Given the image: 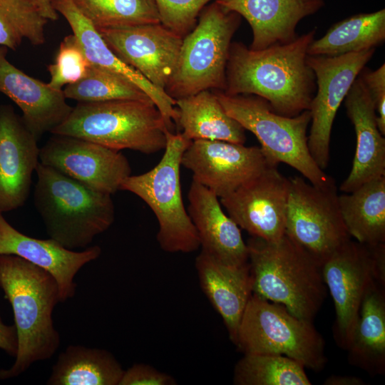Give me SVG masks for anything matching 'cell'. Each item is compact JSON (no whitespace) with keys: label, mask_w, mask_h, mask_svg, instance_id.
Returning a JSON list of instances; mask_svg holds the SVG:
<instances>
[{"label":"cell","mask_w":385,"mask_h":385,"mask_svg":"<svg viewBox=\"0 0 385 385\" xmlns=\"http://www.w3.org/2000/svg\"><path fill=\"white\" fill-rule=\"evenodd\" d=\"M171 131L151 101L78 103L51 134L80 138L108 148L145 154L164 150Z\"/></svg>","instance_id":"obj_5"},{"label":"cell","mask_w":385,"mask_h":385,"mask_svg":"<svg viewBox=\"0 0 385 385\" xmlns=\"http://www.w3.org/2000/svg\"><path fill=\"white\" fill-rule=\"evenodd\" d=\"M359 76L372 98L378 128L385 135V64L374 71L364 67Z\"/></svg>","instance_id":"obj_36"},{"label":"cell","mask_w":385,"mask_h":385,"mask_svg":"<svg viewBox=\"0 0 385 385\" xmlns=\"http://www.w3.org/2000/svg\"><path fill=\"white\" fill-rule=\"evenodd\" d=\"M0 349L11 356L16 357L18 352V337L14 324H4L0 316Z\"/></svg>","instance_id":"obj_38"},{"label":"cell","mask_w":385,"mask_h":385,"mask_svg":"<svg viewBox=\"0 0 385 385\" xmlns=\"http://www.w3.org/2000/svg\"><path fill=\"white\" fill-rule=\"evenodd\" d=\"M0 288L11 305L18 337L14 363L0 369V380H5L56 352L61 337L52 314L61 297L52 274L14 255H0Z\"/></svg>","instance_id":"obj_2"},{"label":"cell","mask_w":385,"mask_h":385,"mask_svg":"<svg viewBox=\"0 0 385 385\" xmlns=\"http://www.w3.org/2000/svg\"><path fill=\"white\" fill-rule=\"evenodd\" d=\"M289 179L285 235L319 262L351 239L339 206L335 181L317 185Z\"/></svg>","instance_id":"obj_11"},{"label":"cell","mask_w":385,"mask_h":385,"mask_svg":"<svg viewBox=\"0 0 385 385\" xmlns=\"http://www.w3.org/2000/svg\"><path fill=\"white\" fill-rule=\"evenodd\" d=\"M90 66L76 36H66L60 43L54 62L48 66L51 76L48 83L56 90H63L83 78Z\"/></svg>","instance_id":"obj_34"},{"label":"cell","mask_w":385,"mask_h":385,"mask_svg":"<svg viewBox=\"0 0 385 385\" xmlns=\"http://www.w3.org/2000/svg\"><path fill=\"white\" fill-rule=\"evenodd\" d=\"M246 244L252 294L313 322L327 297L321 263L285 234L277 241L251 236Z\"/></svg>","instance_id":"obj_3"},{"label":"cell","mask_w":385,"mask_h":385,"mask_svg":"<svg viewBox=\"0 0 385 385\" xmlns=\"http://www.w3.org/2000/svg\"><path fill=\"white\" fill-rule=\"evenodd\" d=\"M97 30L122 61L165 91L175 68L182 36L161 23Z\"/></svg>","instance_id":"obj_16"},{"label":"cell","mask_w":385,"mask_h":385,"mask_svg":"<svg viewBox=\"0 0 385 385\" xmlns=\"http://www.w3.org/2000/svg\"><path fill=\"white\" fill-rule=\"evenodd\" d=\"M160 23L183 38L195 27L202 9L215 0H154Z\"/></svg>","instance_id":"obj_35"},{"label":"cell","mask_w":385,"mask_h":385,"mask_svg":"<svg viewBox=\"0 0 385 385\" xmlns=\"http://www.w3.org/2000/svg\"><path fill=\"white\" fill-rule=\"evenodd\" d=\"M349 235L366 245L385 243V175L338 197Z\"/></svg>","instance_id":"obj_27"},{"label":"cell","mask_w":385,"mask_h":385,"mask_svg":"<svg viewBox=\"0 0 385 385\" xmlns=\"http://www.w3.org/2000/svg\"><path fill=\"white\" fill-rule=\"evenodd\" d=\"M175 379L147 364H135L124 371L119 385H175Z\"/></svg>","instance_id":"obj_37"},{"label":"cell","mask_w":385,"mask_h":385,"mask_svg":"<svg viewBox=\"0 0 385 385\" xmlns=\"http://www.w3.org/2000/svg\"><path fill=\"white\" fill-rule=\"evenodd\" d=\"M241 18L215 1L202 9L195 27L183 38L165 89L169 96L176 100L205 90L225 91L230 47Z\"/></svg>","instance_id":"obj_8"},{"label":"cell","mask_w":385,"mask_h":385,"mask_svg":"<svg viewBox=\"0 0 385 385\" xmlns=\"http://www.w3.org/2000/svg\"><path fill=\"white\" fill-rule=\"evenodd\" d=\"M364 384L359 377L339 375L330 376L324 382V385H363Z\"/></svg>","instance_id":"obj_40"},{"label":"cell","mask_w":385,"mask_h":385,"mask_svg":"<svg viewBox=\"0 0 385 385\" xmlns=\"http://www.w3.org/2000/svg\"><path fill=\"white\" fill-rule=\"evenodd\" d=\"M124 369L110 351L70 345L60 353L48 385H119Z\"/></svg>","instance_id":"obj_28"},{"label":"cell","mask_w":385,"mask_h":385,"mask_svg":"<svg viewBox=\"0 0 385 385\" xmlns=\"http://www.w3.org/2000/svg\"><path fill=\"white\" fill-rule=\"evenodd\" d=\"M374 52L375 48H371L337 56H307L316 78V91L309 110L311 127L307 145L312 158L323 170L329 160L331 133L337 112Z\"/></svg>","instance_id":"obj_12"},{"label":"cell","mask_w":385,"mask_h":385,"mask_svg":"<svg viewBox=\"0 0 385 385\" xmlns=\"http://www.w3.org/2000/svg\"><path fill=\"white\" fill-rule=\"evenodd\" d=\"M322 274L334 304V338L346 350L365 293L374 281H385V243L350 239L322 262Z\"/></svg>","instance_id":"obj_10"},{"label":"cell","mask_w":385,"mask_h":385,"mask_svg":"<svg viewBox=\"0 0 385 385\" xmlns=\"http://www.w3.org/2000/svg\"><path fill=\"white\" fill-rule=\"evenodd\" d=\"M175 107V123L188 140L245 143V130L225 112L214 91L205 90L176 99Z\"/></svg>","instance_id":"obj_26"},{"label":"cell","mask_w":385,"mask_h":385,"mask_svg":"<svg viewBox=\"0 0 385 385\" xmlns=\"http://www.w3.org/2000/svg\"><path fill=\"white\" fill-rule=\"evenodd\" d=\"M63 93L66 98L78 103L115 100L151 101L144 91L130 81L91 64L84 77L73 84L66 86Z\"/></svg>","instance_id":"obj_32"},{"label":"cell","mask_w":385,"mask_h":385,"mask_svg":"<svg viewBox=\"0 0 385 385\" xmlns=\"http://www.w3.org/2000/svg\"><path fill=\"white\" fill-rule=\"evenodd\" d=\"M182 133H167L160 162L144 173L127 177L120 190L128 191L143 200L158 223L156 239L170 253H190L200 247L195 227L184 206L180 185L181 158L190 143Z\"/></svg>","instance_id":"obj_7"},{"label":"cell","mask_w":385,"mask_h":385,"mask_svg":"<svg viewBox=\"0 0 385 385\" xmlns=\"http://www.w3.org/2000/svg\"><path fill=\"white\" fill-rule=\"evenodd\" d=\"M316 29L293 41L253 50L232 42L226 66L224 92L255 95L268 102L277 113L294 117L309 110L316 78L307 63V49Z\"/></svg>","instance_id":"obj_1"},{"label":"cell","mask_w":385,"mask_h":385,"mask_svg":"<svg viewBox=\"0 0 385 385\" xmlns=\"http://www.w3.org/2000/svg\"><path fill=\"white\" fill-rule=\"evenodd\" d=\"M42 16L48 21L58 19V13L52 6V0H29Z\"/></svg>","instance_id":"obj_39"},{"label":"cell","mask_w":385,"mask_h":385,"mask_svg":"<svg viewBox=\"0 0 385 385\" xmlns=\"http://www.w3.org/2000/svg\"><path fill=\"white\" fill-rule=\"evenodd\" d=\"M214 93L225 112L255 135L270 165L285 163L313 185H324L334 181L317 165L309 153V110L287 117L274 112L267 101L257 96H230L221 91Z\"/></svg>","instance_id":"obj_6"},{"label":"cell","mask_w":385,"mask_h":385,"mask_svg":"<svg viewBox=\"0 0 385 385\" xmlns=\"http://www.w3.org/2000/svg\"><path fill=\"white\" fill-rule=\"evenodd\" d=\"M52 135L40 148V163L86 187L112 195L131 175L130 163L120 151L80 138Z\"/></svg>","instance_id":"obj_13"},{"label":"cell","mask_w":385,"mask_h":385,"mask_svg":"<svg viewBox=\"0 0 385 385\" xmlns=\"http://www.w3.org/2000/svg\"><path fill=\"white\" fill-rule=\"evenodd\" d=\"M243 17L252 31L249 47L261 50L290 43L298 36L299 22L324 6V0H215Z\"/></svg>","instance_id":"obj_22"},{"label":"cell","mask_w":385,"mask_h":385,"mask_svg":"<svg viewBox=\"0 0 385 385\" xmlns=\"http://www.w3.org/2000/svg\"><path fill=\"white\" fill-rule=\"evenodd\" d=\"M38 140L11 106L0 107V212L15 210L27 200L40 162Z\"/></svg>","instance_id":"obj_17"},{"label":"cell","mask_w":385,"mask_h":385,"mask_svg":"<svg viewBox=\"0 0 385 385\" xmlns=\"http://www.w3.org/2000/svg\"><path fill=\"white\" fill-rule=\"evenodd\" d=\"M384 285L378 279L368 288L346 349L349 362L372 375L385 371Z\"/></svg>","instance_id":"obj_25"},{"label":"cell","mask_w":385,"mask_h":385,"mask_svg":"<svg viewBox=\"0 0 385 385\" xmlns=\"http://www.w3.org/2000/svg\"><path fill=\"white\" fill-rule=\"evenodd\" d=\"M195 264L202 291L222 317L235 344L242 314L252 294L249 263L226 265L201 250Z\"/></svg>","instance_id":"obj_24"},{"label":"cell","mask_w":385,"mask_h":385,"mask_svg":"<svg viewBox=\"0 0 385 385\" xmlns=\"http://www.w3.org/2000/svg\"><path fill=\"white\" fill-rule=\"evenodd\" d=\"M96 29L160 23L154 0H73Z\"/></svg>","instance_id":"obj_31"},{"label":"cell","mask_w":385,"mask_h":385,"mask_svg":"<svg viewBox=\"0 0 385 385\" xmlns=\"http://www.w3.org/2000/svg\"><path fill=\"white\" fill-rule=\"evenodd\" d=\"M344 104L356 138L352 168L339 187L341 191L348 193L385 175V138L378 128L372 98L359 74L350 87Z\"/></svg>","instance_id":"obj_20"},{"label":"cell","mask_w":385,"mask_h":385,"mask_svg":"<svg viewBox=\"0 0 385 385\" xmlns=\"http://www.w3.org/2000/svg\"><path fill=\"white\" fill-rule=\"evenodd\" d=\"M218 198L206 187L192 180L188 212L197 231L202 251L226 265H246L248 249L240 227L223 211Z\"/></svg>","instance_id":"obj_21"},{"label":"cell","mask_w":385,"mask_h":385,"mask_svg":"<svg viewBox=\"0 0 385 385\" xmlns=\"http://www.w3.org/2000/svg\"><path fill=\"white\" fill-rule=\"evenodd\" d=\"M101 254V248L98 245L74 251L50 237L42 240L26 235L13 227L0 212V255L18 256L48 272L57 281L61 302L74 296L75 276Z\"/></svg>","instance_id":"obj_18"},{"label":"cell","mask_w":385,"mask_h":385,"mask_svg":"<svg viewBox=\"0 0 385 385\" xmlns=\"http://www.w3.org/2000/svg\"><path fill=\"white\" fill-rule=\"evenodd\" d=\"M47 22L29 0H0V46L15 50L24 39L43 44Z\"/></svg>","instance_id":"obj_33"},{"label":"cell","mask_w":385,"mask_h":385,"mask_svg":"<svg viewBox=\"0 0 385 385\" xmlns=\"http://www.w3.org/2000/svg\"><path fill=\"white\" fill-rule=\"evenodd\" d=\"M6 48L0 46V92L9 97L22 112V120L38 139L60 125L73 107L63 90L36 79L18 69L6 58Z\"/></svg>","instance_id":"obj_19"},{"label":"cell","mask_w":385,"mask_h":385,"mask_svg":"<svg viewBox=\"0 0 385 385\" xmlns=\"http://www.w3.org/2000/svg\"><path fill=\"white\" fill-rule=\"evenodd\" d=\"M181 165L192 173V180L222 198L272 165L260 147L195 140L184 151Z\"/></svg>","instance_id":"obj_14"},{"label":"cell","mask_w":385,"mask_h":385,"mask_svg":"<svg viewBox=\"0 0 385 385\" xmlns=\"http://www.w3.org/2000/svg\"><path fill=\"white\" fill-rule=\"evenodd\" d=\"M289 179L270 165L231 194L220 198L227 215L252 237L277 241L285 234Z\"/></svg>","instance_id":"obj_15"},{"label":"cell","mask_w":385,"mask_h":385,"mask_svg":"<svg viewBox=\"0 0 385 385\" xmlns=\"http://www.w3.org/2000/svg\"><path fill=\"white\" fill-rule=\"evenodd\" d=\"M385 40V9L352 15L333 24L320 38L313 40L309 56H337L359 52L383 43Z\"/></svg>","instance_id":"obj_29"},{"label":"cell","mask_w":385,"mask_h":385,"mask_svg":"<svg viewBox=\"0 0 385 385\" xmlns=\"http://www.w3.org/2000/svg\"><path fill=\"white\" fill-rule=\"evenodd\" d=\"M51 3L56 12L60 13L69 24L89 63L117 73L139 87L160 111L169 128H172L173 122L175 123L178 118L175 100L122 61L73 0H52Z\"/></svg>","instance_id":"obj_23"},{"label":"cell","mask_w":385,"mask_h":385,"mask_svg":"<svg viewBox=\"0 0 385 385\" xmlns=\"http://www.w3.org/2000/svg\"><path fill=\"white\" fill-rule=\"evenodd\" d=\"M235 344L244 354L282 355L315 371L322 370L327 361L325 342L312 322L253 294L242 314Z\"/></svg>","instance_id":"obj_9"},{"label":"cell","mask_w":385,"mask_h":385,"mask_svg":"<svg viewBox=\"0 0 385 385\" xmlns=\"http://www.w3.org/2000/svg\"><path fill=\"white\" fill-rule=\"evenodd\" d=\"M235 385H311L304 367L282 355L246 354L233 371Z\"/></svg>","instance_id":"obj_30"},{"label":"cell","mask_w":385,"mask_h":385,"mask_svg":"<svg viewBox=\"0 0 385 385\" xmlns=\"http://www.w3.org/2000/svg\"><path fill=\"white\" fill-rule=\"evenodd\" d=\"M35 173V207L49 237L64 247L86 248L113 223L111 195L93 190L40 162Z\"/></svg>","instance_id":"obj_4"}]
</instances>
